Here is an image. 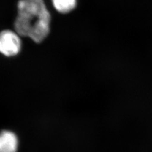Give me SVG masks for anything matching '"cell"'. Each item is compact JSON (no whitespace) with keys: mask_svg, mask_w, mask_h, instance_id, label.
I'll list each match as a JSON object with an SVG mask.
<instances>
[{"mask_svg":"<svg viewBox=\"0 0 152 152\" xmlns=\"http://www.w3.org/2000/svg\"><path fill=\"white\" fill-rule=\"evenodd\" d=\"M18 141L15 133L4 131L0 133V152H17Z\"/></svg>","mask_w":152,"mask_h":152,"instance_id":"obj_3","label":"cell"},{"mask_svg":"<svg viewBox=\"0 0 152 152\" xmlns=\"http://www.w3.org/2000/svg\"><path fill=\"white\" fill-rule=\"evenodd\" d=\"M50 23L51 15L43 0H19L14 23L19 36L40 43L48 36Z\"/></svg>","mask_w":152,"mask_h":152,"instance_id":"obj_1","label":"cell"},{"mask_svg":"<svg viewBox=\"0 0 152 152\" xmlns=\"http://www.w3.org/2000/svg\"><path fill=\"white\" fill-rule=\"evenodd\" d=\"M53 7L61 13H67L75 8L76 0H52Z\"/></svg>","mask_w":152,"mask_h":152,"instance_id":"obj_4","label":"cell"},{"mask_svg":"<svg viewBox=\"0 0 152 152\" xmlns=\"http://www.w3.org/2000/svg\"><path fill=\"white\" fill-rule=\"evenodd\" d=\"M20 36L15 31L4 30L0 32V53L6 56H13L21 50Z\"/></svg>","mask_w":152,"mask_h":152,"instance_id":"obj_2","label":"cell"}]
</instances>
